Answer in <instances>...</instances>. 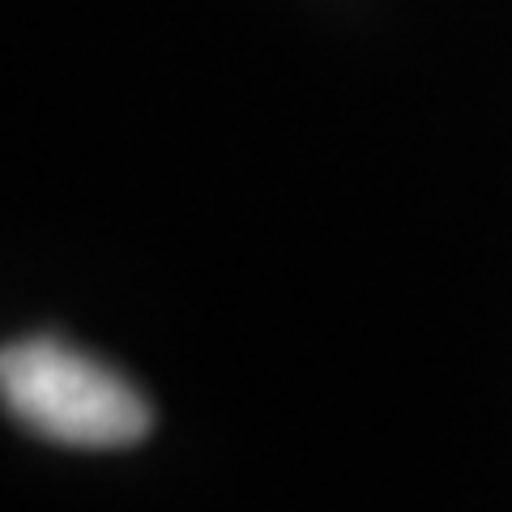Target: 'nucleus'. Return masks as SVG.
Wrapping results in <instances>:
<instances>
[{
	"instance_id": "nucleus-1",
	"label": "nucleus",
	"mask_w": 512,
	"mask_h": 512,
	"mask_svg": "<svg viewBox=\"0 0 512 512\" xmlns=\"http://www.w3.org/2000/svg\"><path fill=\"white\" fill-rule=\"evenodd\" d=\"M5 410L69 448H128L150 431V406L107 363L60 338H22L0 359Z\"/></svg>"
}]
</instances>
